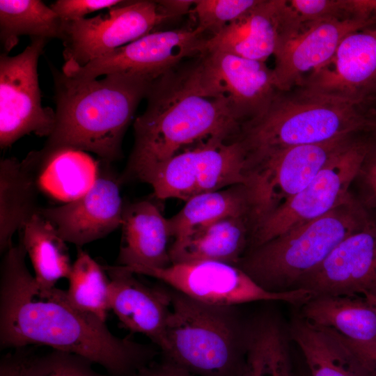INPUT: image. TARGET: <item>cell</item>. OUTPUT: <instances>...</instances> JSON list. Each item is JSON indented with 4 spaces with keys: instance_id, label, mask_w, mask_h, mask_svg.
<instances>
[{
    "instance_id": "f546056e",
    "label": "cell",
    "mask_w": 376,
    "mask_h": 376,
    "mask_svg": "<svg viewBox=\"0 0 376 376\" xmlns=\"http://www.w3.org/2000/svg\"><path fill=\"white\" fill-rule=\"evenodd\" d=\"M63 22L40 0L0 1V40L8 54L19 37L62 38Z\"/></svg>"
},
{
    "instance_id": "f35d334b",
    "label": "cell",
    "mask_w": 376,
    "mask_h": 376,
    "mask_svg": "<svg viewBox=\"0 0 376 376\" xmlns=\"http://www.w3.org/2000/svg\"><path fill=\"white\" fill-rule=\"evenodd\" d=\"M22 349H15L17 351L15 353H9L1 357L0 376H24L28 354Z\"/></svg>"
},
{
    "instance_id": "30bf717a",
    "label": "cell",
    "mask_w": 376,
    "mask_h": 376,
    "mask_svg": "<svg viewBox=\"0 0 376 376\" xmlns=\"http://www.w3.org/2000/svg\"><path fill=\"white\" fill-rule=\"evenodd\" d=\"M198 58L180 72L185 84L200 95L225 100L242 125L262 113L279 91L265 62L219 51Z\"/></svg>"
},
{
    "instance_id": "f1b7e54d",
    "label": "cell",
    "mask_w": 376,
    "mask_h": 376,
    "mask_svg": "<svg viewBox=\"0 0 376 376\" xmlns=\"http://www.w3.org/2000/svg\"><path fill=\"white\" fill-rule=\"evenodd\" d=\"M21 238L29 256L37 282L54 287L63 278H68L72 265L66 242L39 212L24 226Z\"/></svg>"
},
{
    "instance_id": "8fae6325",
    "label": "cell",
    "mask_w": 376,
    "mask_h": 376,
    "mask_svg": "<svg viewBox=\"0 0 376 376\" xmlns=\"http://www.w3.org/2000/svg\"><path fill=\"white\" fill-rule=\"evenodd\" d=\"M370 146L354 138L334 155L301 191L252 230L253 248L354 199L350 187Z\"/></svg>"
},
{
    "instance_id": "7a4b0ae2",
    "label": "cell",
    "mask_w": 376,
    "mask_h": 376,
    "mask_svg": "<svg viewBox=\"0 0 376 376\" xmlns=\"http://www.w3.org/2000/svg\"><path fill=\"white\" fill-rule=\"evenodd\" d=\"M145 111L134 123V144L120 182L148 183L156 170L182 151L213 139L233 141L242 123L225 100L200 95L172 71L155 79Z\"/></svg>"
},
{
    "instance_id": "8d00e7d4",
    "label": "cell",
    "mask_w": 376,
    "mask_h": 376,
    "mask_svg": "<svg viewBox=\"0 0 376 376\" xmlns=\"http://www.w3.org/2000/svg\"><path fill=\"white\" fill-rule=\"evenodd\" d=\"M340 336L354 352L368 375L376 376V341L357 342Z\"/></svg>"
},
{
    "instance_id": "d6986e66",
    "label": "cell",
    "mask_w": 376,
    "mask_h": 376,
    "mask_svg": "<svg viewBox=\"0 0 376 376\" xmlns=\"http://www.w3.org/2000/svg\"><path fill=\"white\" fill-rule=\"evenodd\" d=\"M299 86L366 103L376 91V27L347 35L332 59Z\"/></svg>"
},
{
    "instance_id": "d590c367",
    "label": "cell",
    "mask_w": 376,
    "mask_h": 376,
    "mask_svg": "<svg viewBox=\"0 0 376 376\" xmlns=\"http://www.w3.org/2000/svg\"><path fill=\"white\" fill-rule=\"evenodd\" d=\"M356 180L359 182L361 192L359 203L367 212L370 210L376 212V145L370 144Z\"/></svg>"
},
{
    "instance_id": "ba28073f",
    "label": "cell",
    "mask_w": 376,
    "mask_h": 376,
    "mask_svg": "<svg viewBox=\"0 0 376 376\" xmlns=\"http://www.w3.org/2000/svg\"><path fill=\"white\" fill-rule=\"evenodd\" d=\"M246 182V152L240 140L213 139L163 163L148 184L155 197L187 201Z\"/></svg>"
},
{
    "instance_id": "83f0119b",
    "label": "cell",
    "mask_w": 376,
    "mask_h": 376,
    "mask_svg": "<svg viewBox=\"0 0 376 376\" xmlns=\"http://www.w3.org/2000/svg\"><path fill=\"white\" fill-rule=\"evenodd\" d=\"M185 203L178 213L169 219L173 240L170 251L196 230L219 219L228 217L249 218L248 198L244 185L200 194Z\"/></svg>"
},
{
    "instance_id": "7c38bea8",
    "label": "cell",
    "mask_w": 376,
    "mask_h": 376,
    "mask_svg": "<svg viewBox=\"0 0 376 376\" xmlns=\"http://www.w3.org/2000/svg\"><path fill=\"white\" fill-rule=\"evenodd\" d=\"M174 18L157 1H123L105 14L63 22L62 71L84 66Z\"/></svg>"
},
{
    "instance_id": "5bb4252c",
    "label": "cell",
    "mask_w": 376,
    "mask_h": 376,
    "mask_svg": "<svg viewBox=\"0 0 376 376\" xmlns=\"http://www.w3.org/2000/svg\"><path fill=\"white\" fill-rule=\"evenodd\" d=\"M203 34L196 27L153 31L84 66L62 72L84 79L124 73L157 79L184 58L203 54L207 40Z\"/></svg>"
},
{
    "instance_id": "ffe728a7",
    "label": "cell",
    "mask_w": 376,
    "mask_h": 376,
    "mask_svg": "<svg viewBox=\"0 0 376 376\" xmlns=\"http://www.w3.org/2000/svg\"><path fill=\"white\" fill-rule=\"evenodd\" d=\"M110 280V309L129 330L161 347L170 311L169 290L150 288L120 265L104 267Z\"/></svg>"
},
{
    "instance_id": "e0dca14e",
    "label": "cell",
    "mask_w": 376,
    "mask_h": 376,
    "mask_svg": "<svg viewBox=\"0 0 376 376\" xmlns=\"http://www.w3.org/2000/svg\"><path fill=\"white\" fill-rule=\"evenodd\" d=\"M297 288L314 296H376V222L347 236Z\"/></svg>"
},
{
    "instance_id": "9a60e30c",
    "label": "cell",
    "mask_w": 376,
    "mask_h": 376,
    "mask_svg": "<svg viewBox=\"0 0 376 376\" xmlns=\"http://www.w3.org/2000/svg\"><path fill=\"white\" fill-rule=\"evenodd\" d=\"M304 26L288 1L260 0L242 17L207 38L204 49L265 62Z\"/></svg>"
},
{
    "instance_id": "d4e9b609",
    "label": "cell",
    "mask_w": 376,
    "mask_h": 376,
    "mask_svg": "<svg viewBox=\"0 0 376 376\" xmlns=\"http://www.w3.org/2000/svg\"><path fill=\"white\" fill-rule=\"evenodd\" d=\"M301 318L357 342L376 341V308L357 295H315L301 305Z\"/></svg>"
},
{
    "instance_id": "277c9868",
    "label": "cell",
    "mask_w": 376,
    "mask_h": 376,
    "mask_svg": "<svg viewBox=\"0 0 376 376\" xmlns=\"http://www.w3.org/2000/svg\"><path fill=\"white\" fill-rule=\"evenodd\" d=\"M363 104L304 86L279 91L262 113L243 123L237 139L248 158L355 135L369 131L373 120Z\"/></svg>"
},
{
    "instance_id": "e575fe53",
    "label": "cell",
    "mask_w": 376,
    "mask_h": 376,
    "mask_svg": "<svg viewBox=\"0 0 376 376\" xmlns=\"http://www.w3.org/2000/svg\"><path fill=\"white\" fill-rule=\"evenodd\" d=\"M121 0H57L50 5L63 22H73L85 15L105 8L109 10L120 4Z\"/></svg>"
},
{
    "instance_id": "4dcf8cb0",
    "label": "cell",
    "mask_w": 376,
    "mask_h": 376,
    "mask_svg": "<svg viewBox=\"0 0 376 376\" xmlns=\"http://www.w3.org/2000/svg\"><path fill=\"white\" fill-rule=\"evenodd\" d=\"M66 290L79 308L105 322L110 311V280L104 267L78 247Z\"/></svg>"
},
{
    "instance_id": "836d02e7",
    "label": "cell",
    "mask_w": 376,
    "mask_h": 376,
    "mask_svg": "<svg viewBox=\"0 0 376 376\" xmlns=\"http://www.w3.org/2000/svg\"><path fill=\"white\" fill-rule=\"evenodd\" d=\"M288 2L304 26L324 19L353 17L349 0H290Z\"/></svg>"
},
{
    "instance_id": "4fadbf2b",
    "label": "cell",
    "mask_w": 376,
    "mask_h": 376,
    "mask_svg": "<svg viewBox=\"0 0 376 376\" xmlns=\"http://www.w3.org/2000/svg\"><path fill=\"white\" fill-rule=\"evenodd\" d=\"M49 40L31 38L17 55L0 56V147L11 146L25 135H51L56 113L42 105L38 61Z\"/></svg>"
},
{
    "instance_id": "d6a6232c",
    "label": "cell",
    "mask_w": 376,
    "mask_h": 376,
    "mask_svg": "<svg viewBox=\"0 0 376 376\" xmlns=\"http://www.w3.org/2000/svg\"><path fill=\"white\" fill-rule=\"evenodd\" d=\"M260 0H196L191 10L197 19L196 26L201 33L216 35L238 19Z\"/></svg>"
},
{
    "instance_id": "cb8c5ba5",
    "label": "cell",
    "mask_w": 376,
    "mask_h": 376,
    "mask_svg": "<svg viewBox=\"0 0 376 376\" xmlns=\"http://www.w3.org/2000/svg\"><path fill=\"white\" fill-rule=\"evenodd\" d=\"M40 193L33 171L15 157L0 162V252L12 247L13 236L22 230L40 207Z\"/></svg>"
},
{
    "instance_id": "7402d4cb",
    "label": "cell",
    "mask_w": 376,
    "mask_h": 376,
    "mask_svg": "<svg viewBox=\"0 0 376 376\" xmlns=\"http://www.w3.org/2000/svg\"><path fill=\"white\" fill-rule=\"evenodd\" d=\"M23 160L33 171L40 192L64 203L93 187L100 165L85 151L65 147L44 146Z\"/></svg>"
},
{
    "instance_id": "6da1fadb",
    "label": "cell",
    "mask_w": 376,
    "mask_h": 376,
    "mask_svg": "<svg viewBox=\"0 0 376 376\" xmlns=\"http://www.w3.org/2000/svg\"><path fill=\"white\" fill-rule=\"evenodd\" d=\"M26 255L20 242L1 260V349L45 345L81 356L109 376H136L152 361V347L115 336L104 321L76 306L66 290L40 285L26 266Z\"/></svg>"
},
{
    "instance_id": "9c48e42d",
    "label": "cell",
    "mask_w": 376,
    "mask_h": 376,
    "mask_svg": "<svg viewBox=\"0 0 376 376\" xmlns=\"http://www.w3.org/2000/svg\"><path fill=\"white\" fill-rule=\"evenodd\" d=\"M122 267L135 274L155 278L187 297L211 304L238 306L276 301L301 306L313 296L309 290L301 288L284 292L267 290L238 266L222 262L174 263L162 268Z\"/></svg>"
},
{
    "instance_id": "ac0fdd59",
    "label": "cell",
    "mask_w": 376,
    "mask_h": 376,
    "mask_svg": "<svg viewBox=\"0 0 376 376\" xmlns=\"http://www.w3.org/2000/svg\"><path fill=\"white\" fill-rule=\"evenodd\" d=\"M376 23V15L331 19L305 25L303 30L276 53L273 76L276 88L287 91L299 86L303 75L326 65L349 34Z\"/></svg>"
},
{
    "instance_id": "60d3db41",
    "label": "cell",
    "mask_w": 376,
    "mask_h": 376,
    "mask_svg": "<svg viewBox=\"0 0 376 376\" xmlns=\"http://www.w3.org/2000/svg\"><path fill=\"white\" fill-rule=\"evenodd\" d=\"M361 7L368 15H376V0H362Z\"/></svg>"
},
{
    "instance_id": "484cf974",
    "label": "cell",
    "mask_w": 376,
    "mask_h": 376,
    "mask_svg": "<svg viewBox=\"0 0 376 376\" xmlns=\"http://www.w3.org/2000/svg\"><path fill=\"white\" fill-rule=\"evenodd\" d=\"M249 226L247 217H228L201 228L170 251L171 263L209 260L237 265L247 244Z\"/></svg>"
},
{
    "instance_id": "52a82bcc",
    "label": "cell",
    "mask_w": 376,
    "mask_h": 376,
    "mask_svg": "<svg viewBox=\"0 0 376 376\" xmlns=\"http://www.w3.org/2000/svg\"><path fill=\"white\" fill-rule=\"evenodd\" d=\"M354 135L288 147L246 158V188L251 231L301 191Z\"/></svg>"
},
{
    "instance_id": "2e32d148",
    "label": "cell",
    "mask_w": 376,
    "mask_h": 376,
    "mask_svg": "<svg viewBox=\"0 0 376 376\" xmlns=\"http://www.w3.org/2000/svg\"><path fill=\"white\" fill-rule=\"evenodd\" d=\"M100 162L93 187L81 197L63 205L40 207L46 219L66 242L78 247L104 237L121 226L124 205L120 178Z\"/></svg>"
},
{
    "instance_id": "3957f363",
    "label": "cell",
    "mask_w": 376,
    "mask_h": 376,
    "mask_svg": "<svg viewBox=\"0 0 376 376\" xmlns=\"http://www.w3.org/2000/svg\"><path fill=\"white\" fill-rule=\"evenodd\" d=\"M52 72L56 122L45 146L93 152L109 164L120 159L124 134L155 79L124 73L84 79Z\"/></svg>"
},
{
    "instance_id": "74e56055",
    "label": "cell",
    "mask_w": 376,
    "mask_h": 376,
    "mask_svg": "<svg viewBox=\"0 0 376 376\" xmlns=\"http://www.w3.org/2000/svg\"><path fill=\"white\" fill-rule=\"evenodd\" d=\"M136 376H196L166 359L151 362L141 369Z\"/></svg>"
},
{
    "instance_id": "4316f807",
    "label": "cell",
    "mask_w": 376,
    "mask_h": 376,
    "mask_svg": "<svg viewBox=\"0 0 376 376\" xmlns=\"http://www.w3.org/2000/svg\"><path fill=\"white\" fill-rule=\"evenodd\" d=\"M238 376H292L287 335L276 315L263 313L249 322Z\"/></svg>"
},
{
    "instance_id": "ab89813d",
    "label": "cell",
    "mask_w": 376,
    "mask_h": 376,
    "mask_svg": "<svg viewBox=\"0 0 376 376\" xmlns=\"http://www.w3.org/2000/svg\"><path fill=\"white\" fill-rule=\"evenodd\" d=\"M159 6L173 17L191 12L194 0H165L157 1Z\"/></svg>"
},
{
    "instance_id": "7bdbcfd3",
    "label": "cell",
    "mask_w": 376,
    "mask_h": 376,
    "mask_svg": "<svg viewBox=\"0 0 376 376\" xmlns=\"http://www.w3.org/2000/svg\"><path fill=\"white\" fill-rule=\"evenodd\" d=\"M369 131H371L374 133L376 136V118H374L370 124Z\"/></svg>"
},
{
    "instance_id": "5b68a950",
    "label": "cell",
    "mask_w": 376,
    "mask_h": 376,
    "mask_svg": "<svg viewBox=\"0 0 376 376\" xmlns=\"http://www.w3.org/2000/svg\"><path fill=\"white\" fill-rule=\"evenodd\" d=\"M170 289L159 347L164 359L196 376H238L249 322H243L237 306L207 304Z\"/></svg>"
},
{
    "instance_id": "44dd1931",
    "label": "cell",
    "mask_w": 376,
    "mask_h": 376,
    "mask_svg": "<svg viewBox=\"0 0 376 376\" xmlns=\"http://www.w3.org/2000/svg\"><path fill=\"white\" fill-rule=\"evenodd\" d=\"M120 266L166 267L171 264L169 222L153 202L143 200L124 205Z\"/></svg>"
},
{
    "instance_id": "1f68e13d",
    "label": "cell",
    "mask_w": 376,
    "mask_h": 376,
    "mask_svg": "<svg viewBox=\"0 0 376 376\" xmlns=\"http://www.w3.org/2000/svg\"><path fill=\"white\" fill-rule=\"evenodd\" d=\"M88 359L73 353L53 350L27 356L24 376H109L96 371Z\"/></svg>"
},
{
    "instance_id": "8992f818",
    "label": "cell",
    "mask_w": 376,
    "mask_h": 376,
    "mask_svg": "<svg viewBox=\"0 0 376 376\" xmlns=\"http://www.w3.org/2000/svg\"><path fill=\"white\" fill-rule=\"evenodd\" d=\"M373 219L355 198L256 247L237 266L272 292L295 289L347 236Z\"/></svg>"
},
{
    "instance_id": "603a6c76",
    "label": "cell",
    "mask_w": 376,
    "mask_h": 376,
    "mask_svg": "<svg viewBox=\"0 0 376 376\" xmlns=\"http://www.w3.org/2000/svg\"><path fill=\"white\" fill-rule=\"evenodd\" d=\"M290 333L311 376H368L354 352L336 331L299 317L292 322Z\"/></svg>"
},
{
    "instance_id": "b9f144b4",
    "label": "cell",
    "mask_w": 376,
    "mask_h": 376,
    "mask_svg": "<svg viewBox=\"0 0 376 376\" xmlns=\"http://www.w3.org/2000/svg\"><path fill=\"white\" fill-rule=\"evenodd\" d=\"M363 297L376 308V296L367 295Z\"/></svg>"
}]
</instances>
